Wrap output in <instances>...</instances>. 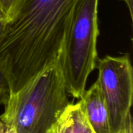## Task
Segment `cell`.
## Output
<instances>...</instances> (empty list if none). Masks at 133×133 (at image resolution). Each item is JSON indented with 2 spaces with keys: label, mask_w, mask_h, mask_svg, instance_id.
<instances>
[{
  "label": "cell",
  "mask_w": 133,
  "mask_h": 133,
  "mask_svg": "<svg viewBox=\"0 0 133 133\" xmlns=\"http://www.w3.org/2000/svg\"><path fill=\"white\" fill-rule=\"evenodd\" d=\"M84 115L95 133H111L107 106L96 81L89 90H85L79 101Z\"/></svg>",
  "instance_id": "5b68a950"
},
{
  "label": "cell",
  "mask_w": 133,
  "mask_h": 133,
  "mask_svg": "<svg viewBox=\"0 0 133 133\" xmlns=\"http://www.w3.org/2000/svg\"><path fill=\"white\" fill-rule=\"evenodd\" d=\"M24 0H0V8L5 15L8 23L15 18Z\"/></svg>",
  "instance_id": "52a82bcc"
},
{
  "label": "cell",
  "mask_w": 133,
  "mask_h": 133,
  "mask_svg": "<svg viewBox=\"0 0 133 133\" xmlns=\"http://www.w3.org/2000/svg\"><path fill=\"white\" fill-rule=\"evenodd\" d=\"M57 60L20 90L11 94L0 119L16 133H46L70 104Z\"/></svg>",
  "instance_id": "7a4b0ae2"
},
{
  "label": "cell",
  "mask_w": 133,
  "mask_h": 133,
  "mask_svg": "<svg viewBox=\"0 0 133 133\" xmlns=\"http://www.w3.org/2000/svg\"><path fill=\"white\" fill-rule=\"evenodd\" d=\"M119 1L124 2L125 3V5L128 6V9H129V12L131 19H132V0H119Z\"/></svg>",
  "instance_id": "8fae6325"
},
{
  "label": "cell",
  "mask_w": 133,
  "mask_h": 133,
  "mask_svg": "<svg viewBox=\"0 0 133 133\" xmlns=\"http://www.w3.org/2000/svg\"><path fill=\"white\" fill-rule=\"evenodd\" d=\"M96 69L97 82L108 111L111 132L119 133L132 104L133 71L129 55H106L98 59Z\"/></svg>",
  "instance_id": "277c9868"
},
{
  "label": "cell",
  "mask_w": 133,
  "mask_h": 133,
  "mask_svg": "<svg viewBox=\"0 0 133 133\" xmlns=\"http://www.w3.org/2000/svg\"><path fill=\"white\" fill-rule=\"evenodd\" d=\"M98 2L99 0L76 1L58 56L67 91L77 99L84 94L87 79L99 59Z\"/></svg>",
  "instance_id": "3957f363"
},
{
  "label": "cell",
  "mask_w": 133,
  "mask_h": 133,
  "mask_svg": "<svg viewBox=\"0 0 133 133\" xmlns=\"http://www.w3.org/2000/svg\"><path fill=\"white\" fill-rule=\"evenodd\" d=\"M10 96L11 91L9 84L4 74L0 70V105H5Z\"/></svg>",
  "instance_id": "ba28073f"
},
{
  "label": "cell",
  "mask_w": 133,
  "mask_h": 133,
  "mask_svg": "<svg viewBox=\"0 0 133 133\" xmlns=\"http://www.w3.org/2000/svg\"><path fill=\"white\" fill-rule=\"evenodd\" d=\"M119 133H121V132H119Z\"/></svg>",
  "instance_id": "7c38bea8"
},
{
  "label": "cell",
  "mask_w": 133,
  "mask_h": 133,
  "mask_svg": "<svg viewBox=\"0 0 133 133\" xmlns=\"http://www.w3.org/2000/svg\"><path fill=\"white\" fill-rule=\"evenodd\" d=\"M7 23H8L7 18H6L5 15L4 14L3 11L2 10V9L0 8V38L2 37L3 33L5 30Z\"/></svg>",
  "instance_id": "30bf717a"
},
{
  "label": "cell",
  "mask_w": 133,
  "mask_h": 133,
  "mask_svg": "<svg viewBox=\"0 0 133 133\" xmlns=\"http://www.w3.org/2000/svg\"><path fill=\"white\" fill-rule=\"evenodd\" d=\"M46 133H95L89 125L79 102L69 104Z\"/></svg>",
  "instance_id": "8992f818"
},
{
  "label": "cell",
  "mask_w": 133,
  "mask_h": 133,
  "mask_svg": "<svg viewBox=\"0 0 133 133\" xmlns=\"http://www.w3.org/2000/svg\"><path fill=\"white\" fill-rule=\"evenodd\" d=\"M76 0H24L0 38V70L14 94L58 58Z\"/></svg>",
  "instance_id": "6da1fadb"
},
{
  "label": "cell",
  "mask_w": 133,
  "mask_h": 133,
  "mask_svg": "<svg viewBox=\"0 0 133 133\" xmlns=\"http://www.w3.org/2000/svg\"><path fill=\"white\" fill-rule=\"evenodd\" d=\"M0 133H16L15 128L0 119Z\"/></svg>",
  "instance_id": "9c48e42d"
}]
</instances>
